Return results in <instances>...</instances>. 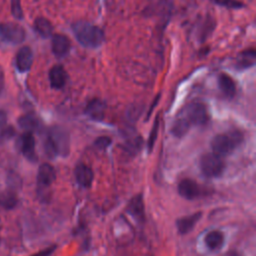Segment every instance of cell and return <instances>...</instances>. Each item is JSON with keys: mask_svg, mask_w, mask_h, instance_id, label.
Listing matches in <instances>:
<instances>
[{"mask_svg": "<svg viewBox=\"0 0 256 256\" xmlns=\"http://www.w3.org/2000/svg\"><path fill=\"white\" fill-rule=\"evenodd\" d=\"M77 41L86 48H97L104 42V32L88 21L78 20L71 25Z\"/></svg>", "mask_w": 256, "mask_h": 256, "instance_id": "cell-1", "label": "cell"}, {"mask_svg": "<svg viewBox=\"0 0 256 256\" xmlns=\"http://www.w3.org/2000/svg\"><path fill=\"white\" fill-rule=\"evenodd\" d=\"M69 136L68 133L60 127H55L47 136L44 149L49 157L56 155H66L69 152Z\"/></svg>", "mask_w": 256, "mask_h": 256, "instance_id": "cell-2", "label": "cell"}, {"mask_svg": "<svg viewBox=\"0 0 256 256\" xmlns=\"http://www.w3.org/2000/svg\"><path fill=\"white\" fill-rule=\"evenodd\" d=\"M243 140L240 131H231L228 134H218L211 142L213 153L224 157L229 155Z\"/></svg>", "mask_w": 256, "mask_h": 256, "instance_id": "cell-3", "label": "cell"}, {"mask_svg": "<svg viewBox=\"0 0 256 256\" xmlns=\"http://www.w3.org/2000/svg\"><path fill=\"white\" fill-rule=\"evenodd\" d=\"M225 168L223 157L215 153L204 154L200 159V169L206 177H218Z\"/></svg>", "mask_w": 256, "mask_h": 256, "instance_id": "cell-4", "label": "cell"}, {"mask_svg": "<svg viewBox=\"0 0 256 256\" xmlns=\"http://www.w3.org/2000/svg\"><path fill=\"white\" fill-rule=\"evenodd\" d=\"M182 117L190 125H205L208 122L209 115L207 107L202 103H191L184 108Z\"/></svg>", "mask_w": 256, "mask_h": 256, "instance_id": "cell-5", "label": "cell"}, {"mask_svg": "<svg viewBox=\"0 0 256 256\" xmlns=\"http://www.w3.org/2000/svg\"><path fill=\"white\" fill-rule=\"evenodd\" d=\"M0 35L12 44H19L25 38V30L16 23H7L0 25Z\"/></svg>", "mask_w": 256, "mask_h": 256, "instance_id": "cell-6", "label": "cell"}, {"mask_svg": "<svg viewBox=\"0 0 256 256\" xmlns=\"http://www.w3.org/2000/svg\"><path fill=\"white\" fill-rule=\"evenodd\" d=\"M56 179V172L53 166L48 163H43L40 165L37 174L38 187L41 189L48 188Z\"/></svg>", "mask_w": 256, "mask_h": 256, "instance_id": "cell-7", "label": "cell"}, {"mask_svg": "<svg viewBox=\"0 0 256 256\" xmlns=\"http://www.w3.org/2000/svg\"><path fill=\"white\" fill-rule=\"evenodd\" d=\"M51 46H52L53 54L58 58H62V57H65L69 53L70 47H71V42H70V39L66 35L55 34L52 37Z\"/></svg>", "mask_w": 256, "mask_h": 256, "instance_id": "cell-8", "label": "cell"}, {"mask_svg": "<svg viewBox=\"0 0 256 256\" xmlns=\"http://www.w3.org/2000/svg\"><path fill=\"white\" fill-rule=\"evenodd\" d=\"M178 193L185 199L192 200L197 198L200 193L201 189L200 186L191 179H183L178 184Z\"/></svg>", "mask_w": 256, "mask_h": 256, "instance_id": "cell-9", "label": "cell"}, {"mask_svg": "<svg viewBox=\"0 0 256 256\" xmlns=\"http://www.w3.org/2000/svg\"><path fill=\"white\" fill-rule=\"evenodd\" d=\"M75 178L80 186L88 188L92 184L94 174L89 166L85 165L84 163H80L75 168Z\"/></svg>", "mask_w": 256, "mask_h": 256, "instance_id": "cell-10", "label": "cell"}, {"mask_svg": "<svg viewBox=\"0 0 256 256\" xmlns=\"http://www.w3.org/2000/svg\"><path fill=\"white\" fill-rule=\"evenodd\" d=\"M49 80L51 87L55 89L63 88L67 81V73L63 66L54 65L49 71Z\"/></svg>", "mask_w": 256, "mask_h": 256, "instance_id": "cell-11", "label": "cell"}, {"mask_svg": "<svg viewBox=\"0 0 256 256\" xmlns=\"http://www.w3.org/2000/svg\"><path fill=\"white\" fill-rule=\"evenodd\" d=\"M256 51L254 48L246 49L238 54L235 61V67L238 70H244L252 67L255 64Z\"/></svg>", "mask_w": 256, "mask_h": 256, "instance_id": "cell-12", "label": "cell"}, {"mask_svg": "<svg viewBox=\"0 0 256 256\" xmlns=\"http://www.w3.org/2000/svg\"><path fill=\"white\" fill-rule=\"evenodd\" d=\"M201 216H202V212L198 211V212H195L193 214L181 217L176 222V226L178 228V231L181 234H186V233L190 232L194 228L196 223L200 220Z\"/></svg>", "mask_w": 256, "mask_h": 256, "instance_id": "cell-13", "label": "cell"}, {"mask_svg": "<svg viewBox=\"0 0 256 256\" xmlns=\"http://www.w3.org/2000/svg\"><path fill=\"white\" fill-rule=\"evenodd\" d=\"M32 63H33V53L31 48L28 46L22 47L18 51L17 57H16L17 68L21 72H25L31 68Z\"/></svg>", "mask_w": 256, "mask_h": 256, "instance_id": "cell-14", "label": "cell"}, {"mask_svg": "<svg viewBox=\"0 0 256 256\" xmlns=\"http://www.w3.org/2000/svg\"><path fill=\"white\" fill-rule=\"evenodd\" d=\"M21 151L31 161L37 159L35 153V139L31 132H25L21 137Z\"/></svg>", "mask_w": 256, "mask_h": 256, "instance_id": "cell-15", "label": "cell"}, {"mask_svg": "<svg viewBox=\"0 0 256 256\" xmlns=\"http://www.w3.org/2000/svg\"><path fill=\"white\" fill-rule=\"evenodd\" d=\"M218 85L222 93L228 97L232 98L236 94V84L233 78H231L226 73H221L218 77Z\"/></svg>", "mask_w": 256, "mask_h": 256, "instance_id": "cell-16", "label": "cell"}, {"mask_svg": "<svg viewBox=\"0 0 256 256\" xmlns=\"http://www.w3.org/2000/svg\"><path fill=\"white\" fill-rule=\"evenodd\" d=\"M127 211L137 220H143L144 218V203L141 195L134 196L128 203Z\"/></svg>", "mask_w": 256, "mask_h": 256, "instance_id": "cell-17", "label": "cell"}, {"mask_svg": "<svg viewBox=\"0 0 256 256\" xmlns=\"http://www.w3.org/2000/svg\"><path fill=\"white\" fill-rule=\"evenodd\" d=\"M104 111L105 104L99 99L91 100L86 107V114L94 120H101L104 117Z\"/></svg>", "mask_w": 256, "mask_h": 256, "instance_id": "cell-18", "label": "cell"}, {"mask_svg": "<svg viewBox=\"0 0 256 256\" xmlns=\"http://www.w3.org/2000/svg\"><path fill=\"white\" fill-rule=\"evenodd\" d=\"M204 241L209 249L215 250L222 246L224 241V235L219 230H212L206 234Z\"/></svg>", "mask_w": 256, "mask_h": 256, "instance_id": "cell-19", "label": "cell"}, {"mask_svg": "<svg viewBox=\"0 0 256 256\" xmlns=\"http://www.w3.org/2000/svg\"><path fill=\"white\" fill-rule=\"evenodd\" d=\"M34 27L36 29V31L42 36V37H49L52 35L53 32V26L51 24V22L43 17H39L35 20L34 23Z\"/></svg>", "mask_w": 256, "mask_h": 256, "instance_id": "cell-20", "label": "cell"}, {"mask_svg": "<svg viewBox=\"0 0 256 256\" xmlns=\"http://www.w3.org/2000/svg\"><path fill=\"white\" fill-rule=\"evenodd\" d=\"M18 202L16 194L11 190H6L0 194V205L6 209H12Z\"/></svg>", "mask_w": 256, "mask_h": 256, "instance_id": "cell-21", "label": "cell"}, {"mask_svg": "<svg viewBox=\"0 0 256 256\" xmlns=\"http://www.w3.org/2000/svg\"><path fill=\"white\" fill-rule=\"evenodd\" d=\"M19 125L27 132H31L38 127L39 122H38V119L34 115L28 114V115L22 116L19 119Z\"/></svg>", "mask_w": 256, "mask_h": 256, "instance_id": "cell-22", "label": "cell"}, {"mask_svg": "<svg viewBox=\"0 0 256 256\" xmlns=\"http://www.w3.org/2000/svg\"><path fill=\"white\" fill-rule=\"evenodd\" d=\"M189 127H190V124L181 116L175 121L173 128H172V132L174 135L181 137L188 131Z\"/></svg>", "mask_w": 256, "mask_h": 256, "instance_id": "cell-23", "label": "cell"}, {"mask_svg": "<svg viewBox=\"0 0 256 256\" xmlns=\"http://www.w3.org/2000/svg\"><path fill=\"white\" fill-rule=\"evenodd\" d=\"M218 6H222L228 9H240L244 7V3L239 0H210Z\"/></svg>", "mask_w": 256, "mask_h": 256, "instance_id": "cell-24", "label": "cell"}, {"mask_svg": "<svg viewBox=\"0 0 256 256\" xmlns=\"http://www.w3.org/2000/svg\"><path fill=\"white\" fill-rule=\"evenodd\" d=\"M11 10L14 15V17L21 19L23 16L22 8H21V3L20 0H11Z\"/></svg>", "mask_w": 256, "mask_h": 256, "instance_id": "cell-25", "label": "cell"}, {"mask_svg": "<svg viewBox=\"0 0 256 256\" xmlns=\"http://www.w3.org/2000/svg\"><path fill=\"white\" fill-rule=\"evenodd\" d=\"M157 132H158V119L155 120L154 126L151 130V133H150V136H149V139H148V149H149V151H151V149L154 145V142H155L156 137H157Z\"/></svg>", "mask_w": 256, "mask_h": 256, "instance_id": "cell-26", "label": "cell"}, {"mask_svg": "<svg viewBox=\"0 0 256 256\" xmlns=\"http://www.w3.org/2000/svg\"><path fill=\"white\" fill-rule=\"evenodd\" d=\"M110 143H111V139H110L109 137H107V136L98 137V138L95 140V142H94L95 146H96L98 149H105V148H107V147L110 145Z\"/></svg>", "mask_w": 256, "mask_h": 256, "instance_id": "cell-27", "label": "cell"}, {"mask_svg": "<svg viewBox=\"0 0 256 256\" xmlns=\"http://www.w3.org/2000/svg\"><path fill=\"white\" fill-rule=\"evenodd\" d=\"M55 248H56V246L48 247V248H46V249H44V250L39 251L38 253H36V254H34V255H32V256H50V255L52 254V252L55 250Z\"/></svg>", "mask_w": 256, "mask_h": 256, "instance_id": "cell-28", "label": "cell"}, {"mask_svg": "<svg viewBox=\"0 0 256 256\" xmlns=\"http://www.w3.org/2000/svg\"><path fill=\"white\" fill-rule=\"evenodd\" d=\"M7 122V116H6V113L2 110H0V128L1 127H4L5 124Z\"/></svg>", "mask_w": 256, "mask_h": 256, "instance_id": "cell-29", "label": "cell"}, {"mask_svg": "<svg viewBox=\"0 0 256 256\" xmlns=\"http://www.w3.org/2000/svg\"><path fill=\"white\" fill-rule=\"evenodd\" d=\"M14 134V129L12 127H8L3 131V136L4 137H11Z\"/></svg>", "mask_w": 256, "mask_h": 256, "instance_id": "cell-30", "label": "cell"}, {"mask_svg": "<svg viewBox=\"0 0 256 256\" xmlns=\"http://www.w3.org/2000/svg\"><path fill=\"white\" fill-rule=\"evenodd\" d=\"M3 86H4V75H3V71H2V69L0 67V93H1V91L3 89Z\"/></svg>", "mask_w": 256, "mask_h": 256, "instance_id": "cell-31", "label": "cell"}, {"mask_svg": "<svg viewBox=\"0 0 256 256\" xmlns=\"http://www.w3.org/2000/svg\"><path fill=\"white\" fill-rule=\"evenodd\" d=\"M225 256H239V255L234 251H229Z\"/></svg>", "mask_w": 256, "mask_h": 256, "instance_id": "cell-32", "label": "cell"}]
</instances>
